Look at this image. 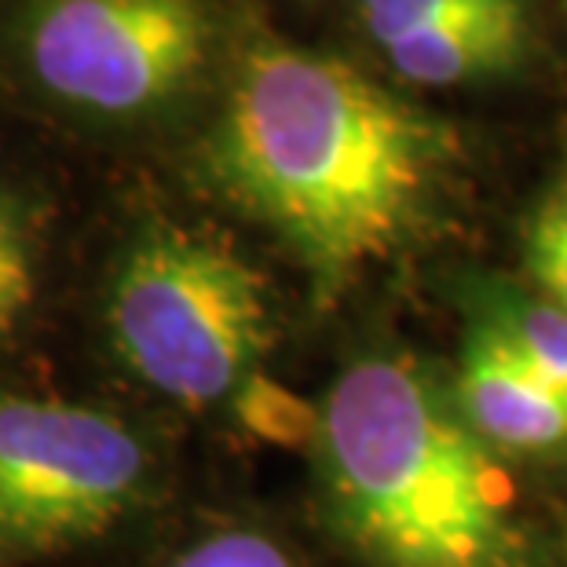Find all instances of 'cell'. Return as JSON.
I'll return each instance as SVG.
<instances>
[{
	"label": "cell",
	"mask_w": 567,
	"mask_h": 567,
	"mask_svg": "<svg viewBox=\"0 0 567 567\" xmlns=\"http://www.w3.org/2000/svg\"><path fill=\"white\" fill-rule=\"evenodd\" d=\"M457 165L436 114L275 33L238 52L202 147L209 184L293 252L322 308L440 224Z\"/></svg>",
	"instance_id": "6da1fadb"
},
{
	"label": "cell",
	"mask_w": 567,
	"mask_h": 567,
	"mask_svg": "<svg viewBox=\"0 0 567 567\" xmlns=\"http://www.w3.org/2000/svg\"><path fill=\"white\" fill-rule=\"evenodd\" d=\"M319 476L373 567H546L502 454L406 355H367L326 392Z\"/></svg>",
	"instance_id": "7a4b0ae2"
},
{
	"label": "cell",
	"mask_w": 567,
	"mask_h": 567,
	"mask_svg": "<svg viewBox=\"0 0 567 567\" xmlns=\"http://www.w3.org/2000/svg\"><path fill=\"white\" fill-rule=\"evenodd\" d=\"M122 363L179 406L231 403L271 348V297L224 238L151 224L132 238L106 293Z\"/></svg>",
	"instance_id": "3957f363"
},
{
	"label": "cell",
	"mask_w": 567,
	"mask_h": 567,
	"mask_svg": "<svg viewBox=\"0 0 567 567\" xmlns=\"http://www.w3.org/2000/svg\"><path fill=\"white\" fill-rule=\"evenodd\" d=\"M216 41L205 0H27L19 48L59 103L143 117L202 78Z\"/></svg>",
	"instance_id": "277c9868"
},
{
	"label": "cell",
	"mask_w": 567,
	"mask_h": 567,
	"mask_svg": "<svg viewBox=\"0 0 567 567\" xmlns=\"http://www.w3.org/2000/svg\"><path fill=\"white\" fill-rule=\"evenodd\" d=\"M147 487V446L106 410L0 392V542L63 549L106 535Z\"/></svg>",
	"instance_id": "5b68a950"
},
{
	"label": "cell",
	"mask_w": 567,
	"mask_h": 567,
	"mask_svg": "<svg viewBox=\"0 0 567 567\" xmlns=\"http://www.w3.org/2000/svg\"><path fill=\"white\" fill-rule=\"evenodd\" d=\"M451 395L491 451L553 454L567 446V392L480 316L468 326Z\"/></svg>",
	"instance_id": "8992f818"
},
{
	"label": "cell",
	"mask_w": 567,
	"mask_h": 567,
	"mask_svg": "<svg viewBox=\"0 0 567 567\" xmlns=\"http://www.w3.org/2000/svg\"><path fill=\"white\" fill-rule=\"evenodd\" d=\"M527 44V8H505L414 33V38L395 41L381 52L403 81L425 84V89H446V84L513 74L524 63Z\"/></svg>",
	"instance_id": "52a82bcc"
},
{
	"label": "cell",
	"mask_w": 567,
	"mask_h": 567,
	"mask_svg": "<svg viewBox=\"0 0 567 567\" xmlns=\"http://www.w3.org/2000/svg\"><path fill=\"white\" fill-rule=\"evenodd\" d=\"M476 316L487 319L542 378L567 392V311L538 289L484 282L476 289Z\"/></svg>",
	"instance_id": "ba28073f"
},
{
	"label": "cell",
	"mask_w": 567,
	"mask_h": 567,
	"mask_svg": "<svg viewBox=\"0 0 567 567\" xmlns=\"http://www.w3.org/2000/svg\"><path fill=\"white\" fill-rule=\"evenodd\" d=\"M235 414L243 421V429L252 432L264 443L289 446H311L319 443V425H322V406L308 403L305 395H297L293 389H286L282 381H271L268 373H252V378L235 392Z\"/></svg>",
	"instance_id": "9c48e42d"
},
{
	"label": "cell",
	"mask_w": 567,
	"mask_h": 567,
	"mask_svg": "<svg viewBox=\"0 0 567 567\" xmlns=\"http://www.w3.org/2000/svg\"><path fill=\"white\" fill-rule=\"evenodd\" d=\"M505 8H527V0H359V16L381 48L446 27V22L491 16Z\"/></svg>",
	"instance_id": "30bf717a"
},
{
	"label": "cell",
	"mask_w": 567,
	"mask_h": 567,
	"mask_svg": "<svg viewBox=\"0 0 567 567\" xmlns=\"http://www.w3.org/2000/svg\"><path fill=\"white\" fill-rule=\"evenodd\" d=\"M524 264L538 293L567 311V184L530 213L524 227Z\"/></svg>",
	"instance_id": "8fae6325"
},
{
	"label": "cell",
	"mask_w": 567,
	"mask_h": 567,
	"mask_svg": "<svg viewBox=\"0 0 567 567\" xmlns=\"http://www.w3.org/2000/svg\"><path fill=\"white\" fill-rule=\"evenodd\" d=\"M33 300V252L27 216L8 195H0V337L22 322Z\"/></svg>",
	"instance_id": "7c38bea8"
},
{
	"label": "cell",
	"mask_w": 567,
	"mask_h": 567,
	"mask_svg": "<svg viewBox=\"0 0 567 567\" xmlns=\"http://www.w3.org/2000/svg\"><path fill=\"white\" fill-rule=\"evenodd\" d=\"M168 567H297V560L257 530H224V535H209L176 557Z\"/></svg>",
	"instance_id": "4fadbf2b"
},
{
	"label": "cell",
	"mask_w": 567,
	"mask_h": 567,
	"mask_svg": "<svg viewBox=\"0 0 567 567\" xmlns=\"http://www.w3.org/2000/svg\"><path fill=\"white\" fill-rule=\"evenodd\" d=\"M564 4H567V0H564Z\"/></svg>",
	"instance_id": "5bb4252c"
}]
</instances>
